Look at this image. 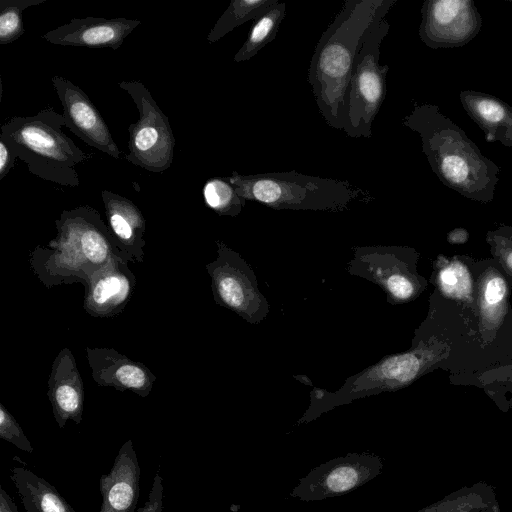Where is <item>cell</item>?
I'll return each mask as SVG.
<instances>
[{
	"mask_svg": "<svg viewBox=\"0 0 512 512\" xmlns=\"http://www.w3.org/2000/svg\"><path fill=\"white\" fill-rule=\"evenodd\" d=\"M403 125L419 134L422 151L437 178L463 197L493 200L499 166L482 154L462 128L431 103H415Z\"/></svg>",
	"mask_w": 512,
	"mask_h": 512,
	"instance_id": "cell-1",
	"label": "cell"
},
{
	"mask_svg": "<svg viewBox=\"0 0 512 512\" xmlns=\"http://www.w3.org/2000/svg\"><path fill=\"white\" fill-rule=\"evenodd\" d=\"M382 3L383 0H346L315 46L307 81L331 128L344 130L355 59Z\"/></svg>",
	"mask_w": 512,
	"mask_h": 512,
	"instance_id": "cell-2",
	"label": "cell"
},
{
	"mask_svg": "<svg viewBox=\"0 0 512 512\" xmlns=\"http://www.w3.org/2000/svg\"><path fill=\"white\" fill-rule=\"evenodd\" d=\"M55 226L56 236L29 253L33 274L47 288L83 284L113 259L131 262L117 247L99 211L91 206L63 210Z\"/></svg>",
	"mask_w": 512,
	"mask_h": 512,
	"instance_id": "cell-3",
	"label": "cell"
},
{
	"mask_svg": "<svg viewBox=\"0 0 512 512\" xmlns=\"http://www.w3.org/2000/svg\"><path fill=\"white\" fill-rule=\"evenodd\" d=\"M450 352L451 345L435 335L428 339L414 340L410 350L383 357L378 363L347 378L335 392L314 389L310 406L300 422H309L353 400L404 388L437 368Z\"/></svg>",
	"mask_w": 512,
	"mask_h": 512,
	"instance_id": "cell-4",
	"label": "cell"
},
{
	"mask_svg": "<svg viewBox=\"0 0 512 512\" xmlns=\"http://www.w3.org/2000/svg\"><path fill=\"white\" fill-rule=\"evenodd\" d=\"M63 115L46 108L33 116H16L1 126L2 138L14 154L27 164L31 174L62 186L78 187L77 164L87 160L62 130Z\"/></svg>",
	"mask_w": 512,
	"mask_h": 512,
	"instance_id": "cell-5",
	"label": "cell"
},
{
	"mask_svg": "<svg viewBox=\"0 0 512 512\" xmlns=\"http://www.w3.org/2000/svg\"><path fill=\"white\" fill-rule=\"evenodd\" d=\"M239 196L276 210L341 212L366 195L348 181L305 175L295 170L226 176Z\"/></svg>",
	"mask_w": 512,
	"mask_h": 512,
	"instance_id": "cell-6",
	"label": "cell"
},
{
	"mask_svg": "<svg viewBox=\"0 0 512 512\" xmlns=\"http://www.w3.org/2000/svg\"><path fill=\"white\" fill-rule=\"evenodd\" d=\"M397 0H383L366 30L350 80L344 131L351 138H370L372 125L386 95L388 65L380 64V47L389 32L385 19Z\"/></svg>",
	"mask_w": 512,
	"mask_h": 512,
	"instance_id": "cell-7",
	"label": "cell"
},
{
	"mask_svg": "<svg viewBox=\"0 0 512 512\" xmlns=\"http://www.w3.org/2000/svg\"><path fill=\"white\" fill-rule=\"evenodd\" d=\"M419 253L408 246H359L347 266L349 274L380 286L390 304L417 299L428 281L418 273Z\"/></svg>",
	"mask_w": 512,
	"mask_h": 512,
	"instance_id": "cell-8",
	"label": "cell"
},
{
	"mask_svg": "<svg viewBox=\"0 0 512 512\" xmlns=\"http://www.w3.org/2000/svg\"><path fill=\"white\" fill-rule=\"evenodd\" d=\"M118 85L131 96L139 112V119L128 127L126 159L150 172L166 171L176 145L168 117L140 81H121Z\"/></svg>",
	"mask_w": 512,
	"mask_h": 512,
	"instance_id": "cell-9",
	"label": "cell"
},
{
	"mask_svg": "<svg viewBox=\"0 0 512 512\" xmlns=\"http://www.w3.org/2000/svg\"><path fill=\"white\" fill-rule=\"evenodd\" d=\"M217 256L206 264L213 299L249 324L261 323L270 312L268 300L258 286L256 275L241 255L217 240Z\"/></svg>",
	"mask_w": 512,
	"mask_h": 512,
	"instance_id": "cell-10",
	"label": "cell"
},
{
	"mask_svg": "<svg viewBox=\"0 0 512 512\" xmlns=\"http://www.w3.org/2000/svg\"><path fill=\"white\" fill-rule=\"evenodd\" d=\"M382 469L383 461L374 453H349L313 468L290 495L306 502L344 495L377 477Z\"/></svg>",
	"mask_w": 512,
	"mask_h": 512,
	"instance_id": "cell-11",
	"label": "cell"
},
{
	"mask_svg": "<svg viewBox=\"0 0 512 512\" xmlns=\"http://www.w3.org/2000/svg\"><path fill=\"white\" fill-rule=\"evenodd\" d=\"M482 17L473 0H426L419 37L429 48H459L480 32Z\"/></svg>",
	"mask_w": 512,
	"mask_h": 512,
	"instance_id": "cell-12",
	"label": "cell"
},
{
	"mask_svg": "<svg viewBox=\"0 0 512 512\" xmlns=\"http://www.w3.org/2000/svg\"><path fill=\"white\" fill-rule=\"evenodd\" d=\"M51 81L63 107L62 115L66 127L85 144L118 160L121 150L87 94L62 76L55 75Z\"/></svg>",
	"mask_w": 512,
	"mask_h": 512,
	"instance_id": "cell-13",
	"label": "cell"
},
{
	"mask_svg": "<svg viewBox=\"0 0 512 512\" xmlns=\"http://www.w3.org/2000/svg\"><path fill=\"white\" fill-rule=\"evenodd\" d=\"M478 332L482 345L495 340L510 313L509 282L493 259L472 262Z\"/></svg>",
	"mask_w": 512,
	"mask_h": 512,
	"instance_id": "cell-14",
	"label": "cell"
},
{
	"mask_svg": "<svg viewBox=\"0 0 512 512\" xmlns=\"http://www.w3.org/2000/svg\"><path fill=\"white\" fill-rule=\"evenodd\" d=\"M136 283L128 261L113 259L83 283V308L92 317H116L130 302Z\"/></svg>",
	"mask_w": 512,
	"mask_h": 512,
	"instance_id": "cell-15",
	"label": "cell"
},
{
	"mask_svg": "<svg viewBox=\"0 0 512 512\" xmlns=\"http://www.w3.org/2000/svg\"><path fill=\"white\" fill-rule=\"evenodd\" d=\"M86 354L92 378L98 386L131 391L143 398L152 391L156 376L144 363L109 347H87Z\"/></svg>",
	"mask_w": 512,
	"mask_h": 512,
	"instance_id": "cell-16",
	"label": "cell"
},
{
	"mask_svg": "<svg viewBox=\"0 0 512 512\" xmlns=\"http://www.w3.org/2000/svg\"><path fill=\"white\" fill-rule=\"evenodd\" d=\"M140 23L139 20L124 17L112 19L93 16L73 18L69 23L46 32L42 38L60 46L117 50Z\"/></svg>",
	"mask_w": 512,
	"mask_h": 512,
	"instance_id": "cell-17",
	"label": "cell"
},
{
	"mask_svg": "<svg viewBox=\"0 0 512 512\" xmlns=\"http://www.w3.org/2000/svg\"><path fill=\"white\" fill-rule=\"evenodd\" d=\"M47 396L55 421L64 428L68 420L82 422L84 386L75 357L67 347L55 357L48 378Z\"/></svg>",
	"mask_w": 512,
	"mask_h": 512,
	"instance_id": "cell-18",
	"label": "cell"
},
{
	"mask_svg": "<svg viewBox=\"0 0 512 512\" xmlns=\"http://www.w3.org/2000/svg\"><path fill=\"white\" fill-rule=\"evenodd\" d=\"M140 466L133 443L121 446L109 473L100 477L102 504L99 512H134L140 491Z\"/></svg>",
	"mask_w": 512,
	"mask_h": 512,
	"instance_id": "cell-19",
	"label": "cell"
},
{
	"mask_svg": "<svg viewBox=\"0 0 512 512\" xmlns=\"http://www.w3.org/2000/svg\"><path fill=\"white\" fill-rule=\"evenodd\" d=\"M106 223L120 251L132 263H143L146 220L140 209L128 198L102 190Z\"/></svg>",
	"mask_w": 512,
	"mask_h": 512,
	"instance_id": "cell-20",
	"label": "cell"
},
{
	"mask_svg": "<svg viewBox=\"0 0 512 512\" xmlns=\"http://www.w3.org/2000/svg\"><path fill=\"white\" fill-rule=\"evenodd\" d=\"M460 102L466 114L484 132L487 142L512 147V107L502 99L474 90H462Z\"/></svg>",
	"mask_w": 512,
	"mask_h": 512,
	"instance_id": "cell-21",
	"label": "cell"
},
{
	"mask_svg": "<svg viewBox=\"0 0 512 512\" xmlns=\"http://www.w3.org/2000/svg\"><path fill=\"white\" fill-rule=\"evenodd\" d=\"M472 262L473 259L464 255L439 254L433 262L430 281L443 297L456 301L477 318Z\"/></svg>",
	"mask_w": 512,
	"mask_h": 512,
	"instance_id": "cell-22",
	"label": "cell"
},
{
	"mask_svg": "<svg viewBox=\"0 0 512 512\" xmlns=\"http://www.w3.org/2000/svg\"><path fill=\"white\" fill-rule=\"evenodd\" d=\"M415 512H501V509L495 488L480 481Z\"/></svg>",
	"mask_w": 512,
	"mask_h": 512,
	"instance_id": "cell-23",
	"label": "cell"
},
{
	"mask_svg": "<svg viewBox=\"0 0 512 512\" xmlns=\"http://www.w3.org/2000/svg\"><path fill=\"white\" fill-rule=\"evenodd\" d=\"M10 478L19 495L29 498L39 512H75L53 485L31 470L14 466Z\"/></svg>",
	"mask_w": 512,
	"mask_h": 512,
	"instance_id": "cell-24",
	"label": "cell"
},
{
	"mask_svg": "<svg viewBox=\"0 0 512 512\" xmlns=\"http://www.w3.org/2000/svg\"><path fill=\"white\" fill-rule=\"evenodd\" d=\"M279 0H232L210 30L207 41L214 43L236 27L256 21L274 7Z\"/></svg>",
	"mask_w": 512,
	"mask_h": 512,
	"instance_id": "cell-25",
	"label": "cell"
},
{
	"mask_svg": "<svg viewBox=\"0 0 512 512\" xmlns=\"http://www.w3.org/2000/svg\"><path fill=\"white\" fill-rule=\"evenodd\" d=\"M286 3L278 2L267 13L254 21L248 36L234 55L237 63L253 58L264 46L272 42L286 16Z\"/></svg>",
	"mask_w": 512,
	"mask_h": 512,
	"instance_id": "cell-26",
	"label": "cell"
},
{
	"mask_svg": "<svg viewBox=\"0 0 512 512\" xmlns=\"http://www.w3.org/2000/svg\"><path fill=\"white\" fill-rule=\"evenodd\" d=\"M203 197L206 205L220 216L236 217L246 202L226 176L207 180L203 187Z\"/></svg>",
	"mask_w": 512,
	"mask_h": 512,
	"instance_id": "cell-27",
	"label": "cell"
},
{
	"mask_svg": "<svg viewBox=\"0 0 512 512\" xmlns=\"http://www.w3.org/2000/svg\"><path fill=\"white\" fill-rule=\"evenodd\" d=\"M47 0H1L0 1V44L7 45L19 39L24 33L23 11Z\"/></svg>",
	"mask_w": 512,
	"mask_h": 512,
	"instance_id": "cell-28",
	"label": "cell"
},
{
	"mask_svg": "<svg viewBox=\"0 0 512 512\" xmlns=\"http://www.w3.org/2000/svg\"><path fill=\"white\" fill-rule=\"evenodd\" d=\"M486 242L490 246L493 260L512 285V225H500L486 233Z\"/></svg>",
	"mask_w": 512,
	"mask_h": 512,
	"instance_id": "cell-29",
	"label": "cell"
},
{
	"mask_svg": "<svg viewBox=\"0 0 512 512\" xmlns=\"http://www.w3.org/2000/svg\"><path fill=\"white\" fill-rule=\"evenodd\" d=\"M0 438L22 451L33 452L32 444L23 429L2 403H0Z\"/></svg>",
	"mask_w": 512,
	"mask_h": 512,
	"instance_id": "cell-30",
	"label": "cell"
},
{
	"mask_svg": "<svg viewBox=\"0 0 512 512\" xmlns=\"http://www.w3.org/2000/svg\"><path fill=\"white\" fill-rule=\"evenodd\" d=\"M157 471L154 476L148 500L138 512H163V485L162 477Z\"/></svg>",
	"mask_w": 512,
	"mask_h": 512,
	"instance_id": "cell-31",
	"label": "cell"
},
{
	"mask_svg": "<svg viewBox=\"0 0 512 512\" xmlns=\"http://www.w3.org/2000/svg\"><path fill=\"white\" fill-rule=\"evenodd\" d=\"M17 156L8 144L0 138V180H2L14 167Z\"/></svg>",
	"mask_w": 512,
	"mask_h": 512,
	"instance_id": "cell-32",
	"label": "cell"
},
{
	"mask_svg": "<svg viewBox=\"0 0 512 512\" xmlns=\"http://www.w3.org/2000/svg\"><path fill=\"white\" fill-rule=\"evenodd\" d=\"M469 232L467 229L457 227L447 233V242L449 244H465L469 240Z\"/></svg>",
	"mask_w": 512,
	"mask_h": 512,
	"instance_id": "cell-33",
	"label": "cell"
},
{
	"mask_svg": "<svg viewBox=\"0 0 512 512\" xmlns=\"http://www.w3.org/2000/svg\"><path fill=\"white\" fill-rule=\"evenodd\" d=\"M0 512H18L16 504L3 487H0Z\"/></svg>",
	"mask_w": 512,
	"mask_h": 512,
	"instance_id": "cell-34",
	"label": "cell"
},
{
	"mask_svg": "<svg viewBox=\"0 0 512 512\" xmlns=\"http://www.w3.org/2000/svg\"><path fill=\"white\" fill-rule=\"evenodd\" d=\"M25 512H39L34 503L26 496H20Z\"/></svg>",
	"mask_w": 512,
	"mask_h": 512,
	"instance_id": "cell-35",
	"label": "cell"
},
{
	"mask_svg": "<svg viewBox=\"0 0 512 512\" xmlns=\"http://www.w3.org/2000/svg\"><path fill=\"white\" fill-rule=\"evenodd\" d=\"M509 367H511V368H512V366H509ZM511 378H512V373H511ZM511 381H512V380H511Z\"/></svg>",
	"mask_w": 512,
	"mask_h": 512,
	"instance_id": "cell-36",
	"label": "cell"
}]
</instances>
